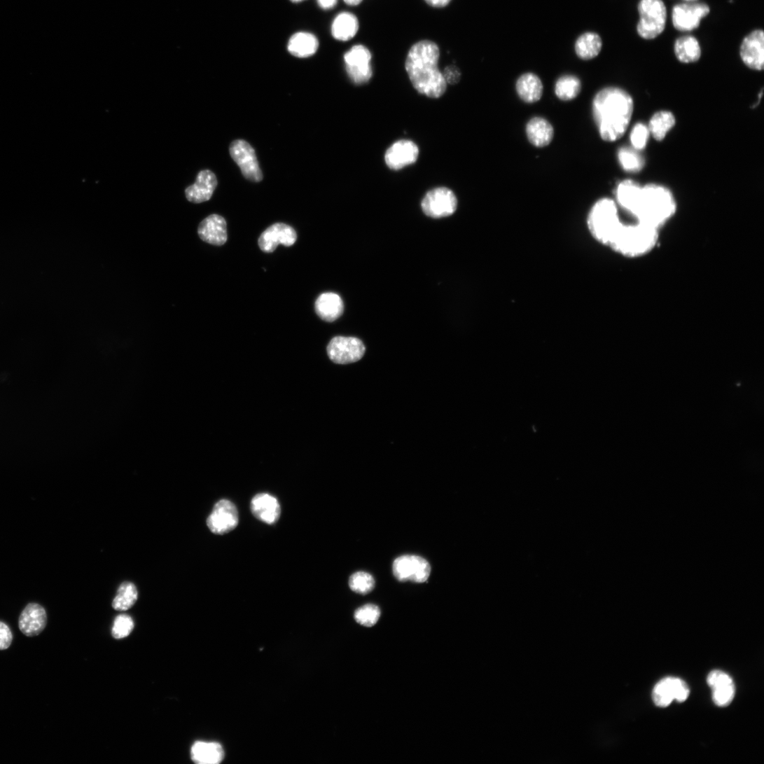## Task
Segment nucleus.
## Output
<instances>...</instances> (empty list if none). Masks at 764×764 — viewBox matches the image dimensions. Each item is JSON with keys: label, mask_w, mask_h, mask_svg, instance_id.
Listing matches in <instances>:
<instances>
[{"label": "nucleus", "mask_w": 764, "mask_h": 764, "mask_svg": "<svg viewBox=\"0 0 764 764\" xmlns=\"http://www.w3.org/2000/svg\"><path fill=\"white\" fill-rule=\"evenodd\" d=\"M392 571L400 582L424 583L431 576V567L429 562L419 555H404L394 562Z\"/></svg>", "instance_id": "8"}, {"label": "nucleus", "mask_w": 764, "mask_h": 764, "mask_svg": "<svg viewBox=\"0 0 764 764\" xmlns=\"http://www.w3.org/2000/svg\"><path fill=\"white\" fill-rule=\"evenodd\" d=\"M674 53L682 63L696 62L701 58L702 48L695 37L684 36L675 41Z\"/></svg>", "instance_id": "31"}, {"label": "nucleus", "mask_w": 764, "mask_h": 764, "mask_svg": "<svg viewBox=\"0 0 764 764\" xmlns=\"http://www.w3.org/2000/svg\"><path fill=\"white\" fill-rule=\"evenodd\" d=\"M582 90V83L576 76L566 75L558 79L555 85V94L564 101L569 102L576 99Z\"/></svg>", "instance_id": "33"}, {"label": "nucleus", "mask_w": 764, "mask_h": 764, "mask_svg": "<svg viewBox=\"0 0 764 764\" xmlns=\"http://www.w3.org/2000/svg\"><path fill=\"white\" fill-rule=\"evenodd\" d=\"M372 54L363 45H356L344 55L347 74L358 85L368 83L373 76Z\"/></svg>", "instance_id": "7"}, {"label": "nucleus", "mask_w": 764, "mask_h": 764, "mask_svg": "<svg viewBox=\"0 0 764 764\" xmlns=\"http://www.w3.org/2000/svg\"><path fill=\"white\" fill-rule=\"evenodd\" d=\"M660 230L636 221L623 223L609 247L627 258H639L651 253L658 246Z\"/></svg>", "instance_id": "4"}, {"label": "nucleus", "mask_w": 764, "mask_h": 764, "mask_svg": "<svg viewBox=\"0 0 764 764\" xmlns=\"http://www.w3.org/2000/svg\"><path fill=\"white\" fill-rule=\"evenodd\" d=\"M651 133L648 126L643 123H637L632 130L630 140L632 148L638 151L646 148Z\"/></svg>", "instance_id": "39"}, {"label": "nucleus", "mask_w": 764, "mask_h": 764, "mask_svg": "<svg viewBox=\"0 0 764 764\" xmlns=\"http://www.w3.org/2000/svg\"><path fill=\"white\" fill-rule=\"evenodd\" d=\"M317 38L307 32L294 34L288 45L289 51L298 57H308L314 55L319 48Z\"/></svg>", "instance_id": "30"}, {"label": "nucleus", "mask_w": 764, "mask_h": 764, "mask_svg": "<svg viewBox=\"0 0 764 764\" xmlns=\"http://www.w3.org/2000/svg\"><path fill=\"white\" fill-rule=\"evenodd\" d=\"M344 2L351 6H357L363 2V0H344Z\"/></svg>", "instance_id": "44"}, {"label": "nucleus", "mask_w": 764, "mask_h": 764, "mask_svg": "<svg viewBox=\"0 0 764 764\" xmlns=\"http://www.w3.org/2000/svg\"><path fill=\"white\" fill-rule=\"evenodd\" d=\"M317 1L322 9L331 10L336 6L338 0H317Z\"/></svg>", "instance_id": "43"}, {"label": "nucleus", "mask_w": 764, "mask_h": 764, "mask_svg": "<svg viewBox=\"0 0 764 764\" xmlns=\"http://www.w3.org/2000/svg\"><path fill=\"white\" fill-rule=\"evenodd\" d=\"M443 75L447 84L452 85L457 84L461 76L459 69L455 65H450L445 67Z\"/></svg>", "instance_id": "41"}, {"label": "nucleus", "mask_w": 764, "mask_h": 764, "mask_svg": "<svg viewBox=\"0 0 764 764\" xmlns=\"http://www.w3.org/2000/svg\"><path fill=\"white\" fill-rule=\"evenodd\" d=\"M349 586L352 590L358 594L368 595L374 590L375 581L370 574L361 571L352 576Z\"/></svg>", "instance_id": "36"}, {"label": "nucleus", "mask_w": 764, "mask_h": 764, "mask_svg": "<svg viewBox=\"0 0 764 764\" xmlns=\"http://www.w3.org/2000/svg\"><path fill=\"white\" fill-rule=\"evenodd\" d=\"M526 133L532 145L536 148H545L553 141L554 129L546 119L534 117L527 123Z\"/></svg>", "instance_id": "24"}, {"label": "nucleus", "mask_w": 764, "mask_h": 764, "mask_svg": "<svg viewBox=\"0 0 764 764\" xmlns=\"http://www.w3.org/2000/svg\"><path fill=\"white\" fill-rule=\"evenodd\" d=\"M359 29L358 18L350 13H342L334 20L331 34L338 41H347L352 39Z\"/></svg>", "instance_id": "28"}, {"label": "nucleus", "mask_w": 764, "mask_h": 764, "mask_svg": "<svg viewBox=\"0 0 764 764\" xmlns=\"http://www.w3.org/2000/svg\"><path fill=\"white\" fill-rule=\"evenodd\" d=\"M634 148L623 147L618 151V160L624 171L637 173L645 166L644 158Z\"/></svg>", "instance_id": "34"}, {"label": "nucleus", "mask_w": 764, "mask_h": 764, "mask_svg": "<svg viewBox=\"0 0 764 764\" xmlns=\"http://www.w3.org/2000/svg\"><path fill=\"white\" fill-rule=\"evenodd\" d=\"M587 224L592 238L599 244L609 246L623 224L615 200L609 197L597 200L589 212Z\"/></svg>", "instance_id": "5"}, {"label": "nucleus", "mask_w": 764, "mask_h": 764, "mask_svg": "<svg viewBox=\"0 0 764 764\" xmlns=\"http://www.w3.org/2000/svg\"><path fill=\"white\" fill-rule=\"evenodd\" d=\"M363 342L357 338L336 336L327 347L329 359L335 363L346 365L361 360L366 353Z\"/></svg>", "instance_id": "10"}, {"label": "nucleus", "mask_w": 764, "mask_h": 764, "mask_svg": "<svg viewBox=\"0 0 764 764\" xmlns=\"http://www.w3.org/2000/svg\"><path fill=\"white\" fill-rule=\"evenodd\" d=\"M197 232L202 241L214 246H223L228 241L226 221L218 215H211L202 221Z\"/></svg>", "instance_id": "21"}, {"label": "nucleus", "mask_w": 764, "mask_h": 764, "mask_svg": "<svg viewBox=\"0 0 764 764\" xmlns=\"http://www.w3.org/2000/svg\"><path fill=\"white\" fill-rule=\"evenodd\" d=\"M134 626V621L130 616L119 615L114 620L112 636L116 639H125L132 633Z\"/></svg>", "instance_id": "38"}, {"label": "nucleus", "mask_w": 764, "mask_h": 764, "mask_svg": "<svg viewBox=\"0 0 764 764\" xmlns=\"http://www.w3.org/2000/svg\"><path fill=\"white\" fill-rule=\"evenodd\" d=\"M740 57L746 67L756 71L764 67V33L757 29L746 36L740 46Z\"/></svg>", "instance_id": "15"}, {"label": "nucleus", "mask_w": 764, "mask_h": 764, "mask_svg": "<svg viewBox=\"0 0 764 764\" xmlns=\"http://www.w3.org/2000/svg\"><path fill=\"white\" fill-rule=\"evenodd\" d=\"M642 186L630 179L621 181L616 190V202L622 210L634 216L641 196Z\"/></svg>", "instance_id": "23"}, {"label": "nucleus", "mask_w": 764, "mask_h": 764, "mask_svg": "<svg viewBox=\"0 0 764 764\" xmlns=\"http://www.w3.org/2000/svg\"><path fill=\"white\" fill-rule=\"evenodd\" d=\"M426 3L435 8H443L447 6L452 0H425Z\"/></svg>", "instance_id": "42"}, {"label": "nucleus", "mask_w": 764, "mask_h": 764, "mask_svg": "<svg viewBox=\"0 0 764 764\" xmlns=\"http://www.w3.org/2000/svg\"><path fill=\"white\" fill-rule=\"evenodd\" d=\"M634 109L633 98L623 89L609 87L600 90L592 102V114L602 140H619L628 130Z\"/></svg>", "instance_id": "1"}, {"label": "nucleus", "mask_w": 764, "mask_h": 764, "mask_svg": "<svg viewBox=\"0 0 764 764\" xmlns=\"http://www.w3.org/2000/svg\"><path fill=\"white\" fill-rule=\"evenodd\" d=\"M315 311L324 321L333 322L339 319L344 312V304L341 298L333 293L321 294L315 303Z\"/></svg>", "instance_id": "27"}, {"label": "nucleus", "mask_w": 764, "mask_h": 764, "mask_svg": "<svg viewBox=\"0 0 764 764\" xmlns=\"http://www.w3.org/2000/svg\"><path fill=\"white\" fill-rule=\"evenodd\" d=\"M675 124L676 118L672 112L660 111L652 116L648 126L655 140L662 141Z\"/></svg>", "instance_id": "32"}, {"label": "nucleus", "mask_w": 764, "mask_h": 764, "mask_svg": "<svg viewBox=\"0 0 764 764\" xmlns=\"http://www.w3.org/2000/svg\"><path fill=\"white\" fill-rule=\"evenodd\" d=\"M516 91L519 97L527 104L539 102L543 92V85L540 78L533 73L522 75L516 82Z\"/></svg>", "instance_id": "26"}, {"label": "nucleus", "mask_w": 764, "mask_h": 764, "mask_svg": "<svg viewBox=\"0 0 764 764\" xmlns=\"http://www.w3.org/2000/svg\"><path fill=\"white\" fill-rule=\"evenodd\" d=\"M291 1L295 4H298L305 1V0H291Z\"/></svg>", "instance_id": "45"}, {"label": "nucleus", "mask_w": 764, "mask_h": 764, "mask_svg": "<svg viewBox=\"0 0 764 764\" xmlns=\"http://www.w3.org/2000/svg\"><path fill=\"white\" fill-rule=\"evenodd\" d=\"M711 12L709 6L705 4H682L675 6L672 10V19L674 27L682 32L697 29L702 20Z\"/></svg>", "instance_id": "12"}, {"label": "nucleus", "mask_w": 764, "mask_h": 764, "mask_svg": "<svg viewBox=\"0 0 764 764\" xmlns=\"http://www.w3.org/2000/svg\"><path fill=\"white\" fill-rule=\"evenodd\" d=\"M601 36L596 32H587L580 35L575 42V53L583 60H590L597 57L602 49Z\"/></svg>", "instance_id": "29"}, {"label": "nucleus", "mask_w": 764, "mask_h": 764, "mask_svg": "<svg viewBox=\"0 0 764 764\" xmlns=\"http://www.w3.org/2000/svg\"><path fill=\"white\" fill-rule=\"evenodd\" d=\"M190 756L196 763L218 764L224 759L225 751L219 743L198 741L192 746Z\"/></svg>", "instance_id": "25"}, {"label": "nucleus", "mask_w": 764, "mask_h": 764, "mask_svg": "<svg viewBox=\"0 0 764 764\" xmlns=\"http://www.w3.org/2000/svg\"><path fill=\"white\" fill-rule=\"evenodd\" d=\"M685 1H687V2H693V1H696V0H685Z\"/></svg>", "instance_id": "46"}, {"label": "nucleus", "mask_w": 764, "mask_h": 764, "mask_svg": "<svg viewBox=\"0 0 764 764\" xmlns=\"http://www.w3.org/2000/svg\"><path fill=\"white\" fill-rule=\"evenodd\" d=\"M419 149L413 142L401 140L394 143L386 152L385 162L392 170H399L418 160Z\"/></svg>", "instance_id": "17"}, {"label": "nucleus", "mask_w": 764, "mask_h": 764, "mask_svg": "<svg viewBox=\"0 0 764 764\" xmlns=\"http://www.w3.org/2000/svg\"><path fill=\"white\" fill-rule=\"evenodd\" d=\"M297 239V233L293 228L284 223H275L262 233L258 239V246L263 252L272 253L279 244L285 246L294 245Z\"/></svg>", "instance_id": "16"}, {"label": "nucleus", "mask_w": 764, "mask_h": 764, "mask_svg": "<svg viewBox=\"0 0 764 764\" xmlns=\"http://www.w3.org/2000/svg\"><path fill=\"white\" fill-rule=\"evenodd\" d=\"M677 204L667 187L650 183L642 186L641 196L634 216L635 221L660 231L675 216Z\"/></svg>", "instance_id": "3"}, {"label": "nucleus", "mask_w": 764, "mask_h": 764, "mask_svg": "<svg viewBox=\"0 0 764 764\" xmlns=\"http://www.w3.org/2000/svg\"><path fill=\"white\" fill-rule=\"evenodd\" d=\"M440 55V48L435 42L423 40L410 48L405 63L413 88L432 99L441 97L447 90V84L438 67Z\"/></svg>", "instance_id": "2"}, {"label": "nucleus", "mask_w": 764, "mask_h": 764, "mask_svg": "<svg viewBox=\"0 0 764 764\" xmlns=\"http://www.w3.org/2000/svg\"><path fill=\"white\" fill-rule=\"evenodd\" d=\"M239 523L236 506L228 500H221L214 506L207 520V525L216 534L223 535L235 529Z\"/></svg>", "instance_id": "14"}, {"label": "nucleus", "mask_w": 764, "mask_h": 764, "mask_svg": "<svg viewBox=\"0 0 764 764\" xmlns=\"http://www.w3.org/2000/svg\"><path fill=\"white\" fill-rule=\"evenodd\" d=\"M13 636L8 625L0 621V651L8 649L13 642Z\"/></svg>", "instance_id": "40"}, {"label": "nucleus", "mask_w": 764, "mask_h": 764, "mask_svg": "<svg viewBox=\"0 0 764 764\" xmlns=\"http://www.w3.org/2000/svg\"><path fill=\"white\" fill-rule=\"evenodd\" d=\"M707 682L712 689L714 704L719 707H726L735 696V686L730 675L721 670H714L708 676Z\"/></svg>", "instance_id": "18"}, {"label": "nucleus", "mask_w": 764, "mask_h": 764, "mask_svg": "<svg viewBox=\"0 0 764 764\" xmlns=\"http://www.w3.org/2000/svg\"><path fill=\"white\" fill-rule=\"evenodd\" d=\"M458 204L455 194L450 189L440 187L429 191L422 202L424 213L435 219L453 215Z\"/></svg>", "instance_id": "9"}, {"label": "nucleus", "mask_w": 764, "mask_h": 764, "mask_svg": "<svg viewBox=\"0 0 764 764\" xmlns=\"http://www.w3.org/2000/svg\"><path fill=\"white\" fill-rule=\"evenodd\" d=\"M230 153L246 179L253 182L263 180V174L255 151L246 141L237 140L232 142L230 147Z\"/></svg>", "instance_id": "13"}, {"label": "nucleus", "mask_w": 764, "mask_h": 764, "mask_svg": "<svg viewBox=\"0 0 764 764\" xmlns=\"http://www.w3.org/2000/svg\"><path fill=\"white\" fill-rule=\"evenodd\" d=\"M690 693L686 683L679 678L666 677L661 679L654 687L652 696L655 704L660 708L669 707L674 700L682 703Z\"/></svg>", "instance_id": "11"}, {"label": "nucleus", "mask_w": 764, "mask_h": 764, "mask_svg": "<svg viewBox=\"0 0 764 764\" xmlns=\"http://www.w3.org/2000/svg\"><path fill=\"white\" fill-rule=\"evenodd\" d=\"M217 186L218 179L214 172L210 170L201 171L197 174L195 183L186 189V198L193 203H201L209 200Z\"/></svg>", "instance_id": "20"}, {"label": "nucleus", "mask_w": 764, "mask_h": 764, "mask_svg": "<svg viewBox=\"0 0 764 764\" xmlns=\"http://www.w3.org/2000/svg\"><path fill=\"white\" fill-rule=\"evenodd\" d=\"M380 615V608L377 605L369 604L358 609L354 617L362 626L372 627L377 623Z\"/></svg>", "instance_id": "37"}, {"label": "nucleus", "mask_w": 764, "mask_h": 764, "mask_svg": "<svg viewBox=\"0 0 764 764\" xmlns=\"http://www.w3.org/2000/svg\"><path fill=\"white\" fill-rule=\"evenodd\" d=\"M137 597L138 592L136 586L132 583H123L120 585L117 591L112 606L116 611H127L136 603Z\"/></svg>", "instance_id": "35"}, {"label": "nucleus", "mask_w": 764, "mask_h": 764, "mask_svg": "<svg viewBox=\"0 0 764 764\" xmlns=\"http://www.w3.org/2000/svg\"><path fill=\"white\" fill-rule=\"evenodd\" d=\"M251 510L258 520L273 525L279 520L282 508L279 501L268 494H260L251 502Z\"/></svg>", "instance_id": "22"}, {"label": "nucleus", "mask_w": 764, "mask_h": 764, "mask_svg": "<svg viewBox=\"0 0 764 764\" xmlns=\"http://www.w3.org/2000/svg\"><path fill=\"white\" fill-rule=\"evenodd\" d=\"M47 625V613L45 609L37 603L29 604L20 614L19 627L27 637L41 634Z\"/></svg>", "instance_id": "19"}, {"label": "nucleus", "mask_w": 764, "mask_h": 764, "mask_svg": "<svg viewBox=\"0 0 764 764\" xmlns=\"http://www.w3.org/2000/svg\"><path fill=\"white\" fill-rule=\"evenodd\" d=\"M640 21L637 25L639 35L644 39L657 38L665 30L667 9L662 0H641L639 4Z\"/></svg>", "instance_id": "6"}]
</instances>
